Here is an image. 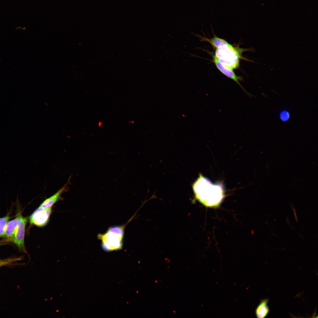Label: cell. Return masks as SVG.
<instances>
[{"mask_svg": "<svg viewBox=\"0 0 318 318\" xmlns=\"http://www.w3.org/2000/svg\"><path fill=\"white\" fill-rule=\"evenodd\" d=\"M193 187L196 198L206 206L216 207L223 198L221 186L211 184L208 180L202 176L198 178Z\"/></svg>", "mask_w": 318, "mask_h": 318, "instance_id": "cell-1", "label": "cell"}, {"mask_svg": "<svg viewBox=\"0 0 318 318\" xmlns=\"http://www.w3.org/2000/svg\"><path fill=\"white\" fill-rule=\"evenodd\" d=\"M216 48L214 56L221 63L233 70L238 67L245 49L234 47L224 39Z\"/></svg>", "mask_w": 318, "mask_h": 318, "instance_id": "cell-2", "label": "cell"}, {"mask_svg": "<svg viewBox=\"0 0 318 318\" xmlns=\"http://www.w3.org/2000/svg\"><path fill=\"white\" fill-rule=\"evenodd\" d=\"M132 218L124 225L110 227L105 233H98L97 237L101 241V247L104 251L110 252L122 249L125 227Z\"/></svg>", "mask_w": 318, "mask_h": 318, "instance_id": "cell-3", "label": "cell"}, {"mask_svg": "<svg viewBox=\"0 0 318 318\" xmlns=\"http://www.w3.org/2000/svg\"><path fill=\"white\" fill-rule=\"evenodd\" d=\"M52 207L47 208L39 207L30 216V223L39 227L45 226L49 220L52 211Z\"/></svg>", "mask_w": 318, "mask_h": 318, "instance_id": "cell-4", "label": "cell"}, {"mask_svg": "<svg viewBox=\"0 0 318 318\" xmlns=\"http://www.w3.org/2000/svg\"><path fill=\"white\" fill-rule=\"evenodd\" d=\"M213 62L217 68L223 74L228 78L236 82L250 97L252 95L247 92L241 85L239 81L242 80V78L237 76L233 69L226 66L221 63L216 58L213 56Z\"/></svg>", "mask_w": 318, "mask_h": 318, "instance_id": "cell-5", "label": "cell"}, {"mask_svg": "<svg viewBox=\"0 0 318 318\" xmlns=\"http://www.w3.org/2000/svg\"><path fill=\"white\" fill-rule=\"evenodd\" d=\"M27 222V219L22 216L18 223L13 239L14 243L19 248L24 251H25L24 238Z\"/></svg>", "mask_w": 318, "mask_h": 318, "instance_id": "cell-6", "label": "cell"}, {"mask_svg": "<svg viewBox=\"0 0 318 318\" xmlns=\"http://www.w3.org/2000/svg\"><path fill=\"white\" fill-rule=\"evenodd\" d=\"M68 187L67 184L59 190L54 194L45 200L39 207L43 208H47L52 207L53 205L62 198L61 195L67 191Z\"/></svg>", "mask_w": 318, "mask_h": 318, "instance_id": "cell-7", "label": "cell"}, {"mask_svg": "<svg viewBox=\"0 0 318 318\" xmlns=\"http://www.w3.org/2000/svg\"><path fill=\"white\" fill-rule=\"evenodd\" d=\"M22 217L21 214H19L15 218L8 222L5 236L8 239L13 240L18 223Z\"/></svg>", "mask_w": 318, "mask_h": 318, "instance_id": "cell-8", "label": "cell"}, {"mask_svg": "<svg viewBox=\"0 0 318 318\" xmlns=\"http://www.w3.org/2000/svg\"><path fill=\"white\" fill-rule=\"evenodd\" d=\"M269 302V299L267 298L261 300L255 310V314L257 318H264L268 314L269 312V308L268 305Z\"/></svg>", "mask_w": 318, "mask_h": 318, "instance_id": "cell-9", "label": "cell"}, {"mask_svg": "<svg viewBox=\"0 0 318 318\" xmlns=\"http://www.w3.org/2000/svg\"><path fill=\"white\" fill-rule=\"evenodd\" d=\"M9 217L8 215L0 218V237L5 236V233L7 224Z\"/></svg>", "mask_w": 318, "mask_h": 318, "instance_id": "cell-10", "label": "cell"}, {"mask_svg": "<svg viewBox=\"0 0 318 318\" xmlns=\"http://www.w3.org/2000/svg\"><path fill=\"white\" fill-rule=\"evenodd\" d=\"M279 116L281 120L283 122H286L289 120L290 117V114L288 110H283L279 113Z\"/></svg>", "mask_w": 318, "mask_h": 318, "instance_id": "cell-11", "label": "cell"}, {"mask_svg": "<svg viewBox=\"0 0 318 318\" xmlns=\"http://www.w3.org/2000/svg\"><path fill=\"white\" fill-rule=\"evenodd\" d=\"M14 259H10L2 260V261H0V267L4 265L10 264L11 262L14 261H13V260Z\"/></svg>", "mask_w": 318, "mask_h": 318, "instance_id": "cell-12", "label": "cell"}, {"mask_svg": "<svg viewBox=\"0 0 318 318\" xmlns=\"http://www.w3.org/2000/svg\"><path fill=\"white\" fill-rule=\"evenodd\" d=\"M2 260H0V261H2Z\"/></svg>", "mask_w": 318, "mask_h": 318, "instance_id": "cell-13", "label": "cell"}]
</instances>
